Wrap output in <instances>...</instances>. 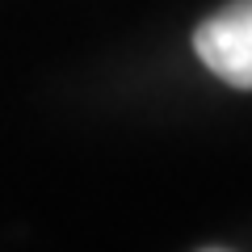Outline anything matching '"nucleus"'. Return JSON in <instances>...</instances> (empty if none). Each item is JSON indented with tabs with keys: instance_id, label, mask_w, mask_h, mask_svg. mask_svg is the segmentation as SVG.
<instances>
[{
	"instance_id": "obj_1",
	"label": "nucleus",
	"mask_w": 252,
	"mask_h": 252,
	"mask_svg": "<svg viewBox=\"0 0 252 252\" xmlns=\"http://www.w3.org/2000/svg\"><path fill=\"white\" fill-rule=\"evenodd\" d=\"M193 51L219 80L252 89V0H235L193 34Z\"/></svg>"
}]
</instances>
